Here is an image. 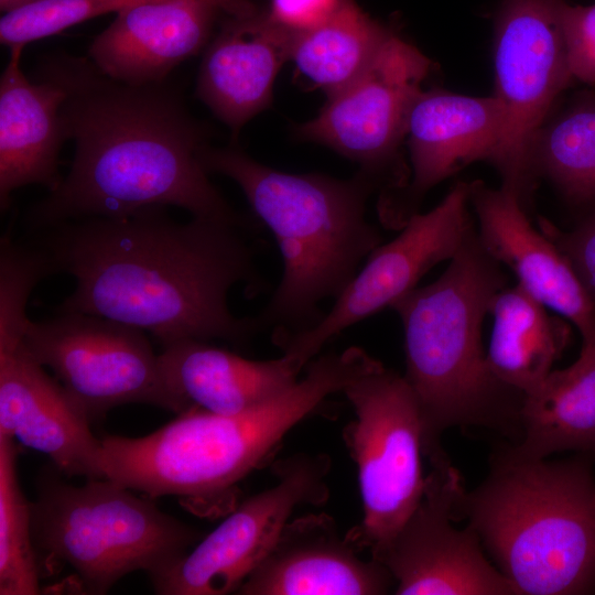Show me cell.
<instances>
[{"label":"cell","mask_w":595,"mask_h":595,"mask_svg":"<svg viewBox=\"0 0 595 595\" xmlns=\"http://www.w3.org/2000/svg\"><path fill=\"white\" fill-rule=\"evenodd\" d=\"M22 345L48 367L91 421L130 403L184 412L164 377L145 332L85 313L29 320Z\"/></svg>","instance_id":"30bf717a"},{"label":"cell","mask_w":595,"mask_h":595,"mask_svg":"<svg viewBox=\"0 0 595 595\" xmlns=\"http://www.w3.org/2000/svg\"><path fill=\"white\" fill-rule=\"evenodd\" d=\"M355 420L347 440L357 465L363 519L348 537L376 559L420 504L423 424L404 376L380 364L343 390Z\"/></svg>","instance_id":"ba28073f"},{"label":"cell","mask_w":595,"mask_h":595,"mask_svg":"<svg viewBox=\"0 0 595 595\" xmlns=\"http://www.w3.org/2000/svg\"><path fill=\"white\" fill-rule=\"evenodd\" d=\"M36 69L65 91L61 115L75 150L68 174L26 210L29 232L169 205L247 228L201 162L205 129L166 80L130 85L64 52L42 57Z\"/></svg>","instance_id":"7a4b0ae2"},{"label":"cell","mask_w":595,"mask_h":595,"mask_svg":"<svg viewBox=\"0 0 595 595\" xmlns=\"http://www.w3.org/2000/svg\"><path fill=\"white\" fill-rule=\"evenodd\" d=\"M423 497L376 558L391 573L398 595H518L485 555L477 532L454 527L464 489L447 456L430 462Z\"/></svg>","instance_id":"5bb4252c"},{"label":"cell","mask_w":595,"mask_h":595,"mask_svg":"<svg viewBox=\"0 0 595 595\" xmlns=\"http://www.w3.org/2000/svg\"><path fill=\"white\" fill-rule=\"evenodd\" d=\"M111 480L73 486L47 478L31 502L37 561L67 564L88 594H106L121 577L164 573L202 532Z\"/></svg>","instance_id":"52a82bcc"},{"label":"cell","mask_w":595,"mask_h":595,"mask_svg":"<svg viewBox=\"0 0 595 595\" xmlns=\"http://www.w3.org/2000/svg\"><path fill=\"white\" fill-rule=\"evenodd\" d=\"M560 23L572 77L595 85V4L572 6L565 0Z\"/></svg>","instance_id":"f1b7e54d"},{"label":"cell","mask_w":595,"mask_h":595,"mask_svg":"<svg viewBox=\"0 0 595 595\" xmlns=\"http://www.w3.org/2000/svg\"><path fill=\"white\" fill-rule=\"evenodd\" d=\"M469 203L485 251L509 268L526 292L569 320L581 336L594 332V299L555 244L531 225L518 197L501 186L473 181Z\"/></svg>","instance_id":"ac0fdd59"},{"label":"cell","mask_w":595,"mask_h":595,"mask_svg":"<svg viewBox=\"0 0 595 595\" xmlns=\"http://www.w3.org/2000/svg\"><path fill=\"white\" fill-rule=\"evenodd\" d=\"M539 226L565 256L595 301V212L571 231H562L545 218L539 220Z\"/></svg>","instance_id":"f546056e"},{"label":"cell","mask_w":595,"mask_h":595,"mask_svg":"<svg viewBox=\"0 0 595 595\" xmlns=\"http://www.w3.org/2000/svg\"><path fill=\"white\" fill-rule=\"evenodd\" d=\"M342 0H271L270 18L292 33L311 30L326 21Z\"/></svg>","instance_id":"4dcf8cb0"},{"label":"cell","mask_w":595,"mask_h":595,"mask_svg":"<svg viewBox=\"0 0 595 595\" xmlns=\"http://www.w3.org/2000/svg\"><path fill=\"white\" fill-rule=\"evenodd\" d=\"M61 382L22 345L0 344V435L45 454L68 477L106 478L101 439Z\"/></svg>","instance_id":"e0dca14e"},{"label":"cell","mask_w":595,"mask_h":595,"mask_svg":"<svg viewBox=\"0 0 595 595\" xmlns=\"http://www.w3.org/2000/svg\"><path fill=\"white\" fill-rule=\"evenodd\" d=\"M521 437L505 443L522 459H541L560 452L584 454L595 462V331L582 336L577 359L552 370L523 398Z\"/></svg>","instance_id":"603a6c76"},{"label":"cell","mask_w":595,"mask_h":595,"mask_svg":"<svg viewBox=\"0 0 595 595\" xmlns=\"http://www.w3.org/2000/svg\"><path fill=\"white\" fill-rule=\"evenodd\" d=\"M206 342L177 340L159 354L166 382L184 412L241 413L293 387L305 367L284 353L275 359L252 360Z\"/></svg>","instance_id":"7402d4cb"},{"label":"cell","mask_w":595,"mask_h":595,"mask_svg":"<svg viewBox=\"0 0 595 595\" xmlns=\"http://www.w3.org/2000/svg\"><path fill=\"white\" fill-rule=\"evenodd\" d=\"M343 537L326 513L290 520L277 542L236 594L381 595L394 580L389 570Z\"/></svg>","instance_id":"d6986e66"},{"label":"cell","mask_w":595,"mask_h":595,"mask_svg":"<svg viewBox=\"0 0 595 595\" xmlns=\"http://www.w3.org/2000/svg\"><path fill=\"white\" fill-rule=\"evenodd\" d=\"M469 207V182H458L439 205L425 214H414L399 236L369 255L316 325L277 346L305 366L344 329L391 307L416 288L430 269L456 255L474 228Z\"/></svg>","instance_id":"4fadbf2b"},{"label":"cell","mask_w":595,"mask_h":595,"mask_svg":"<svg viewBox=\"0 0 595 595\" xmlns=\"http://www.w3.org/2000/svg\"><path fill=\"white\" fill-rule=\"evenodd\" d=\"M486 478L458 495L466 520L518 595L595 594L593 458L522 459L501 444Z\"/></svg>","instance_id":"8992f818"},{"label":"cell","mask_w":595,"mask_h":595,"mask_svg":"<svg viewBox=\"0 0 595 595\" xmlns=\"http://www.w3.org/2000/svg\"><path fill=\"white\" fill-rule=\"evenodd\" d=\"M256 11L249 0H152L126 8L88 47L89 60L130 85L165 82L185 60L206 48L220 12Z\"/></svg>","instance_id":"2e32d148"},{"label":"cell","mask_w":595,"mask_h":595,"mask_svg":"<svg viewBox=\"0 0 595 595\" xmlns=\"http://www.w3.org/2000/svg\"><path fill=\"white\" fill-rule=\"evenodd\" d=\"M152 0H40L4 12L0 42L9 47L57 34L63 30L110 12Z\"/></svg>","instance_id":"83f0119b"},{"label":"cell","mask_w":595,"mask_h":595,"mask_svg":"<svg viewBox=\"0 0 595 595\" xmlns=\"http://www.w3.org/2000/svg\"><path fill=\"white\" fill-rule=\"evenodd\" d=\"M507 277L472 229L431 284L397 300L404 332L405 375L419 403L423 453L429 461L446 454L441 436L452 428H483L517 443L522 433L524 394L490 371L482 327Z\"/></svg>","instance_id":"277c9868"},{"label":"cell","mask_w":595,"mask_h":595,"mask_svg":"<svg viewBox=\"0 0 595 595\" xmlns=\"http://www.w3.org/2000/svg\"><path fill=\"white\" fill-rule=\"evenodd\" d=\"M293 33L267 13L231 15L207 44L196 95L236 136L269 107L275 77L290 60Z\"/></svg>","instance_id":"ffe728a7"},{"label":"cell","mask_w":595,"mask_h":595,"mask_svg":"<svg viewBox=\"0 0 595 595\" xmlns=\"http://www.w3.org/2000/svg\"><path fill=\"white\" fill-rule=\"evenodd\" d=\"M36 1L40 0H0V9L2 12H8Z\"/></svg>","instance_id":"1f68e13d"},{"label":"cell","mask_w":595,"mask_h":595,"mask_svg":"<svg viewBox=\"0 0 595 595\" xmlns=\"http://www.w3.org/2000/svg\"><path fill=\"white\" fill-rule=\"evenodd\" d=\"M201 162L239 185L280 248L283 274L256 316L261 332L271 331L278 344L316 325L324 315L320 303L336 300L381 245L379 229L366 218L367 199L380 182L361 170L349 180L286 173L234 148L207 145Z\"/></svg>","instance_id":"3957f363"},{"label":"cell","mask_w":595,"mask_h":595,"mask_svg":"<svg viewBox=\"0 0 595 595\" xmlns=\"http://www.w3.org/2000/svg\"><path fill=\"white\" fill-rule=\"evenodd\" d=\"M430 67L425 55L392 33L358 78L327 98L315 118L294 129L296 138L359 163L361 171L386 186L385 192L401 188L408 174L398 149Z\"/></svg>","instance_id":"8fae6325"},{"label":"cell","mask_w":595,"mask_h":595,"mask_svg":"<svg viewBox=\"0 0 595 595\" xmlns=\"http://www.w3.org/2000/svg\"><path fill=\"white\" fill-rule=\"evenodd\" d=\"M565 0H502L495 19V94L505 107L502 140L493 165L501 187L527 209L537 187L536 134L574 80L560 11Z\"/></svg>","instance_id":"9c48e42d"},{"label":"cell","mask_w":595,"mask_h":595,"mask_svg":"<svg viewBox=\"0 0 595 595\" xmlns=\"http://www.w3.org/2000/svg\"><path fill=\"white\" fill-rule=\"evenodd\" d=\"M519 284L502 288L493 298V328L486 351L491 374L507 387L529 394L553 370L571 339L560 316Z\"/></svg>","instance_id":"cb8c5ba5"},{"label":"cell","mask_w":595,"mask_h":595,"mask_svg":"<svg viewBox=\"0 0 595 595\" xmlns=\"http://www.w3.org/2000/svg\"><path fill=\"white\" fill-rule=\"evenodd\" d=\"M392 33L353 0H342L322 24L293 33L290 60L329 98L368 68Z\"/></svg>","instance_id":"d4e9b609"},{"label":"cell","mask_w":595,"mask_h":595,"mask_svg":"<svg viewBox=\"0 0 595 595\" xmlns=\"http://www.w3.org/2000/svg\"><path fill=\"white\" fill-rule=\"evenodd\" d=\"M536 177L573 205L595 204V94L578 91L542 125L532 143Z\"/></svg>","instance_id":"484cf974"},{"label":"cell","mask_w":595,"mask_h":595,"mask_svg":"<svg viewBox=\"0 0 595 595\" xmlns=\"http://www.w3.org/2000/svg\"><path fill=\"white\" fill-rule=\"evenodd\" d=\"M245 228L193 217L173 220L163 206L121 218L89 217L31 232L52 273L76 280L56 313H85L153 335L163 346L182 339L245 345L261 328L236 317L228 292L263 289Z\"/></svg>","instance_id":"6da1fadb"},{"label":"cell","mask_w":595,"mask_h":595,"mask_svg":"<svg viewBox=\"0 0 595 595\" xmlns=\"http://www.w3.org/2000/svg\"><path fill=\"white\" fill-rule=\"evenodd\" d=\"M377 364L351 346L311 360L293 387L241 413L190 410L145 436L106 435V478L150 498L176 496L197 506L226 500L294 425Z\"/></svg>","instance_id":"5b68a950"},{"label":"cell","mask_w":595,"mask_h":595,"mask_svg":"<svg viewBox=\"0 0 595 595\" xmlns=\"http://www.w3.org/2000/svg\"><path fill=\"white\" fill-rule=\"evenodd\" d=\"M327 456L300 453L275 466L274 486L248 498L180 561L152 578L161 595H226L268 555L294 509L328 497Z\"/></svg>","instance_id":"7c38bea8"},{"label":"cell","mask_w":595,"mask_h":595,"mask_svg":"<svg viewBox=\"0 0 595 595\" xmlns=\"http://www.w3.org/2000/svg\"><path fill=\"white\" fill-rule=\"evenodd\" d=\"M505 122V107L494 95L422 90L407 126L412 176L401 188L383 193L379 203L381 223L388 228H402L432 187L474 162L493 164Z\"/></svg>","instance_id":"9a60e30c"},{"label":"cell","mask_w":595,"mask_h":595,"mask_svg":"<svg viewBox=\"0 0 595 595\" xmlns=\"http://www.w3.org/2000/svg\"><path fill=\"white\" fill-rule=\"evenodd\" d=\"M24 46L10 47L0 78V205L6 210L11 193L40 184L48 192L62 181L60 152L67 130L61 115L64 89L55 82H31L21 68Z\"/></svg>","instance_id":"44dd1931"},{"label":"cell","mask_w":595,"mask_h":595,"mask_svg":"<svg viewBox=\"0 0 595 595\" xmlns=\"http://www.w3.org/2000/svg\"><path fill=\"white\" fill-rule=\"evenodd\" d=\"M40 592L31 502L19 484L14 440L0 435V595Z\"/></svg>","instance_id":"4316f807"}]
</instances>
